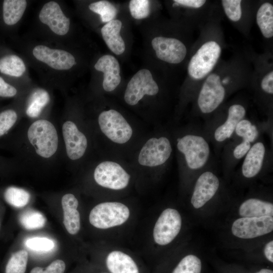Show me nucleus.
<instances>
[{
	"label": "nucleus",
	"mask_w": 273,
	"mask_h": 273,
	"mask_svg": "<svg viewBox=\"0 0 273 273\" xmlns=\"http://www.w3.org/2000/svg\"><path fill=\"white\" fill-rule=\"evenodd\" d=\"M0 149L12 154L21 168L47 170L64 162L59 125L48 118L20 121L0 141Z\"/></svg>",
	"instance_id": "1"
},
{
	"label": "nucleus",
	"mask_w": 273,
	"mask_h": 273,
	"mask_svg": "<svg viewBox=\"0 0 273 273\" xmlns=\"http://www.w3.org/2000/svg\"><path fill=\"white\" fill-rule=\"evenodd\" d=\"M253 69L250 53H238L228 60H221L194 99L197 110L203 115L216 111L232 93L250 85Z\"/></svg>",
	"instance_id": "2"
},
{
	"label": "nucleus",
	"mask_w": 273,
	"mask_h": 273,
	"mask_svg": "<svg viewBox=\"0 0 273 273\" xmlns=\"http://www.w3.org/2000/svg\"><path fill=\"white\" fill-rule=\"evenodd\" d=\"M219 14L217 12L215 13L200 28V35L190 54L187 65L188 83L193 99L202 83L221 61L225 42Z\"/></svg>",
	"instance_id": "3"
},
{
	"label": "nucleus",
	"mask_w": 273,
	"mask_h": 273,
	"mask_svg": "<svg viewBox=\"0 0 273 273\" xmlns=\"http://www.w3.org/2000/svg\"><path fill=\"white\" fill-rule=\"evenodd\" d=\"M75 119L63 117L59 127L64 150V161L73 165L84 157L88 147V140Z\"/></svg>",
	"instance_id": "4"
},
{
	"label": "nucleus",
	"mask_w": 273,
	"mask_h": 273,
	"mask_svg": "<svg viewBox=\"0 0 273 273\" xmlns=\"http://www.w3.org/2000/svg\"><path fill=\"white\" fill-rule=\"evenodd\" d=\"M130 210L118 202H105L96 205L89 215L90 223L100 229H107L124 224L129 218Z\"/></svg>",
	"instance_id": "5"
},
{
	"label": "nucleus",
	"mask_w": 273,
	"mask_h": 273,
	"mask_svg": "<svg viewBox=\"0 0 273 273\" xmlns=\"http://www.w3.org/2000/svg\"><path fill=\"white\" fill-rule=\"evenodd\" d=\"M176 146L184 155L187 165L190 169L202 168L208 161L210 148L207 140L200 135H185L177 139Z\"/></svg>",
	"instance_id": "6"
},
{
	"label": "nucleus",
	"mask_w": 273,
	"mask_h": 273,
	"mask_svg": "<svg viewBox=\"0 0 273 273\" xmlns=\"http://www.w3.org/2000/svg\"><path fill=\"white\" fill-rule=\"evenodd\" d=\"M223 14L244 35L249 34L258 3L242 0H221Z\"/></svg>",
	"instance_id": "7"
},
{
	"label": "nucleus",
	"mask_w": 273,
	"mask_h": 273,
	"mask_svg": "<svg viewBox=\"0 0 273 273\" xmlns=\"http://www.w3.org/2000/svg\"><path fill=\"white\" fill-rule=\"evenodd\" d=\"M98 123L101 131L114 143L124 144L132 136L130 125L123 116L115 110L102 112L98 116Z\"/></svg>",
	"instance_id": "8"
},
{
	"label": "nucleus",
	"mask_w": 273,
	"mask_h": 273,
	"mask_svg": "<svg viewBox=\"0 0 273 273\" xmlns=\"http://www.w3.org/2000/svg\"><path fill=\"white\" fill-rule=\"evenodd\" d=\"M95 181L103 188L120 190L129 184L130 175L118 163L110 161L98 164L93 171Z\"/></svg>",
	"instance_id": "9"
},
{
	"label": "nucleus",
	"mask_w": 273,
	"mask_h": 273,
	"mask_svg": "<svg viewBox=\"0 0 273 273\" xmlns=\"http://www.w3.org/2000/svg\"><path fill=\"white\" fill-rule=\"evenodd\" d=\"M151 44L157 57L171 64L182 63L191 51L185 42L173 37L156 36L153 38Z\"/></svg>",
	"instance_id": "10"
},
{
	"label": "nucleus",
	"mask_w": 273,
	"mask_h": 273,
	"mask_svg": "<svg viewBox=\"0 0 273 273\" xmlns=\"http://www.w3.org/2000/svg\"><path fill=\"white\" fill-rule=\"evenodd\" d=\"M182 224L178 211L173 208L164 209L158 217L153 229V237L155 243L166 245L179 234Z\"/></svg>",
	"instance_id": "11"
},
{
	"label": "nucleus",
	"mask_w": 273,
	"mask_h": 273,
	"mask_svg": "<svg viewBox=\"0 0 273 273\" xmlns=\"http://www.w3.org/2000/svg\"><path fill=\"white\" fill-rule=\"evenodd\" d=\"M159 90L157 82L148 69L138 71L127 83L124 93L125 102L131 106L138 103L145 95L154 96Z\"/></svg>",
	"instance_id": "12"
},
{
	"label": "nucleus",
	"mask_w": 273,
	"mask_h": 273,
	"mask_svg": "<svg viewBox=\"0 0 273 273\" xmlns=\"http://www.w3.org/2000/svg\"><path fill=\"white\" fill-rule=\"evenodd\" d=\"M273 230V217L269 216L241 217L233 222L231 231L236 237L252 239L267 234Z\"/></svg>",
	"instance_id": "13"
},
{
	"label": "nucleus",
	"mask_w": 273,
	"mask_h": 273,
	"mask_svg": "<svg viewBox=\"0 0 273 273\" xmlns=\"http://www.w3.org/2000/svg\"><path fill=\"white\" fill-rule=\"evenodd\" d=\"M172 147L165 136L152 138L143 146L139 155V163L143 166L155 167L164 164L170 157Z\"/></svg>",
	"instance_id": "14"
},
{
	"label": "nucleus",
	"mask_w": 273,
	"mask_h": 273,
	"mask_svg": "<svg viewBox=\"0 0 273 273\" xmlns=\"http://www.w3.org/2000/svg\"><path fill=\"white\" fill-rule=\"evenodd\" d=\"M32 53L37 60L56 70H69L76 64L74 57L64 50L38 45L33 48Z\"/></svg>",
	"instance_id": "15"
},
{
	"label": "nucleus",
	"mask_w": 273,
	"mask_h": 273,
	"mask_svg": "<svg viewBox=\"0 0 273 273\" xmlns=\"http://www.w3.org/2000/svg\"><path fill=\"white\" fill-rule=\"evenodd\" d=\"M219 180L217 176L210 171L202 173L196 182L191 202L198 209L211 200L218 190Z\"/></svg>",
	"instance_id": "16"
},
{
	"label": "nucleus",
	"mask_w": 273,
	"mask_h": 273,
	"mask_svg": "<svg viewBox=\"0 0 273 273\" xmlns=\"http://www.w3.org/2000/svg\"><path fill=\"white\" fill-rule=\"evenodd\" d=\"M39 19L56 34L64 35L69 30L70 21L63 13L59 5L54 1L45 4L41 9Z\"/></svg>",
	"instance_id": "17"
},
{
	"label": "nucleus",
	"mask_w": 273,
	"mask_h": 273,
	"mask_svg": "<svg viewBox=\"0 0 273 273\" xmlns=\"http://www.w3.org/2000/svg\"><path fill=\"white\" fill-rule=\"evenodd\" d=\"M246 112V107L243 103L236 102L230 105L225 120L215 129V140L222 143L230 139L235 132L237 124L245 117Z\"/></svg>",
	"instance_id": "18"
},
{
	"label": "nucleus",
	"mask_w": 273,
	"mask_h": 273,
	"mask_svg": "<svg viewBox=\"0 0 273 273\" xmlns=\"http://www.w3.org/2000/svg\"><path fill=\"white\" fill-rule=\"evenodd\" d=\"M95 68L104 73L103 87L106 92L114 90L121 81L120 65L113 56L105 55L100 57L94 66Z\"/></svg>",
	"instance_id": "19"
},
{
	"label": "nucleus",
	"mask_w": 273,
	"mask_h": 273,
	"mask_svg": "<svg viewBox=\"0 0 273 273\" xmlns=\"http://www.w3.org/2000/svg\"><path fill=\"white\" fill-rule=\"evenodd\" d=\"M50 102L51 97L47 90L39 87L31 90L24 103V114L27 119H47L43 116V112Z\"/></svg>",
	"instance_id": "20"
},
{
	"label": "nucleus",
	"mask_w": 273,
	"mask_h": 273,
	"mask_svg": "<svg viewBox=\"0 0 273 273\" xmlns=\"http://www.w3.org/2000/svg\"><path fill=\"white\" fill-rule=\"evenodd\" d=\"M105 265L109 273H142L140 267L129 254L119 250L107 254Z\"/></svg>",
	"instance_id": "21"
},
{
	"label": "nucleus",
	"mask_w": 273,
	"mask_h": 273,
	"mask_svg": "<svg viewBox=\"0 0 273 273\" xmlns=\"http://www.w3.org/2000/svg\"><path fill=\"white\" fill-rule=\"evenodd\" d=\"M265 153L266 148L262 142L258 141L251 146L242 165V173L244 177L252 178L259 173L263 166Z\"/></svg>",
	"instance_id": "22"
},
{
	"label": "nucleus",
	"mask_w": 273,
	"mask_h": 273,
	"mask_svg": "<svg viewBox=\"0 0 273 273\" xmlns=\"http://www.w3.org/2000/svg\"><path fill=\"white\" fill-rule=\"evenodd\" d=\"M254 17L263 38L270 41L273 37L272 3L270 1L258 3Z\"/></svg>",
	"instance_id": "23"
},
{
	"label": "nucleus",
	"mask_w": 273,
	"mask_h": 273,
	"mask_svg": "<svg viewBox=\"0 0 273 273\" xmlns=\"http://www.w3.org/2000/svg\"><path fill=\"white\" fill-rule=\"evenodd\" d=\"M122 22L118 19L106 23L101 28L104 40L108 48L115 54H123L125 50V42L120 34Z\"/></svg>",
	"instance_id": "24"
},
{
	"label": "nucleus",
	"mask_w": 273,
	"mask_h": 273,
	"mask_svg": "<svg viewBox=\"0 0 273 273\" xmlns=\"http://www.w3.org/2000/svg\"><path fill=\"white\" fill-rule=\"evenodd\" d=\"M239 213L242 217L272 216L273 204L260 199L250 198L241 204Z\"/></svg>",
	"instance_id": "25"
},
{
	"label": "nucleus",
	"mask_w": 273,
	"mask_h": 273,
	"mask_svg": "<svg viewBox=\"0 0 273 273\" xmlns=\"http://www.w3.org/2000/svg\"><path fill=\"white\" fill-rule=\"evenodd\" d=\"M23 112L14 107L0 111V141L8 135L20 122Z\"/></svg>",
	"instance_id": "26"
},
{
	"label": "nucleus",
	"mask_w": 273,
	"mask_h": 273,
	"mask_svg": "<svg viewBox=\"0 0 273 273\" xmlns=\"http://www.w3.org/2000/svg\"><path fill=\"white\" fill-rule=\"evenodd\" d=\"M25 0H5L3 2V13L5 23L8 25L16 24L22 18L26 8Z\"/></svg>",
	"instance_id": "27"
},
{
	"label": "nucleus",
	"mask_w": 273,
	"mask_h": 273,
	"mask_svg": "<svg viewBox=\"0 0 273 273\" xmlns=\"http://www.w3.org/2000/svg\"><path fill=\"white\" fill-rule=\"evenodd\" d=\"M3 197L10 205L17 208L26 206L31 198V193L27 190L10 186L6 187L3 192Z\"/></svg>",
	"instance_id": "28"
},
{
	"label": "nucleus",
	"mask_w": 273,
	"mask_h": 273,
	"mask_svg": "<svg viewBox=\"0 0 273 273\" xmlns=\"http://www.w3.org/2000/svg\"><path fill=\"white\" fill-rule=\"evenodd\" d=\"M26 70L23 61L15 55H8L0 59V72L15 77L21 76Z\"/></svg>",
	"instance_id": "29"
},
{
	"label": "nucleus",
	"mask_w": 273,
	"mask_h": 273,
	"mask_svg": "<svg viewBox=\"0 0 273 273\" xmlns=\"http://www.w3.org/2000/svg\"><path fill=\"white\" fill-rule=\"evenodd\" d=\"M19 221L22 226L28 230H35L42 228L46 223V218L40 212L28 209L21 213Z\"/></svg>",
	"instance_id": "30"
},
{
	"label": "nucleus",
	"mask_w": 273,
	"mask_h": 273,
	"mask_svg": "<svg viewBox=\"0 0 273 273\" xmlns=\"http://www.w3.org/2000/svg\"><path fill=\"white\" fill-rule=\"evenodd\" d=\"M28 254L21 250L14 253L9 258L5 268L6 273H25L27 268Z\"/></svg>",
	"instance_id": "31"
},
{
	"label": "nucleus",
	"mask_w": 273,
	"mask_h": 273,
	"mask_svg": "<svg viewBox=\"0 0 273 273\" xmlns=\"http://www.w3.org/2000/svg\"><path fill=\"white\" fill-rule=\"evenodd\" d=\"M88 8L92 12L99 14L102 22L108 23L115 17L117 9L110 2L100 1L91 3Z\"/></svg>",
	"instance_id": "32"
},
{
	"label": "nucleus",
	"mask_w": 273,
	"mask_h": 273,
	"mask_svg": "<svg viewBox=\"0 0 273 273\" xmlns=\"http://www.w3.org/2000/svg\"><path fill=\"white\" fill-rule=\"evenodd\" d=\"M202 264L200 259L192 254L183 257L171 273H201Z\"/></svg>",
	"instance_id": "33"
},
{
	"label": "nucleus",
	"mask_w": 273,
	"mask_h": 273,
	"mask_svg": "<svg viewBox=\"0 0 273 273\" xmlns=\"http://www.w3.org/2000/svg\"><path fill=\"white\" fill-rule=\"evenodd\" d=\"M235 132L242 140H246L252 143L258 136L259 131L255 125L248 119H243L237 124Z\"/></svg>",
	"instance_id": "34"
},
{
	"label": "nucleus",
	"mask_w": 273,
	"mask_h": 273,
	"mask_svg": "<svg viewBox=\"0 0 273 273\" xmlns=\"http://www.w3.org/2000/svg\"><path fill=\"white\" fill-rule=\"evenodd\" d=\"M63 224L71 235L76 234L80 229V214L77 209L63 210Z\"/></svg>",
	"instance_id": "35"
},
{
	"label": "nucleus",
	"mask_w": 273,
	"mask_h": 273,
	"mask_svg": "<svg viewBox=\"0 0 273 273\" xmlns=\"http://www.w3.org/2000/svg\"><path fill=\"white\" fill-rule=\"evenodd\" d=\"M150 2L148 0H131L129 8L131 16L135 19H142L149 16Z\"/></svg>",
	"instance_id": "36"
},
{
	"label": "nucleus",
	"mask_w": 273,
	"mask_h": 273,
	"mask_svg": "<svg viewBox=\"0 0 273 273\" xmlns=\"http://www.w3.org/2000/svg\"><path fill=\"white\" fill-rule=\"evenodd\" d=\"M26 246L30 249L38 252H48L54 247V242L46 237H33L26 241Z\"/></svg>",
	"instance_id": "37"
},
{
	"label": "nucleus",
	"mask_w": 273,
	"mask_h": 273,
	"mask_svg": "<svg viewBox=\"0 0 273 273\" xmlns=\"http://www.w3.org/2000/svg\"><path fill=\"white\" fill-rule=\"evenodd\" d=\"M66 264L64 261L57 259L53 261L46 268L39 266L33 267L30 273H64Z\"/></svg>",
	"instance_id": "38"
},
{
	"label": "nucleus",
	"mask_w": 273,
	"mask_h": 273,
	"mask_svg": "<svg viewBox=\"0 0 273 273\" xmlns=\"http://www.w3.org/2000/svg\"><path fill=\"white\" fill-rule=\"evenodd\" d=\"M21 168L16 160L13 157H6L0 159V174H7Z\"/></svg>",
	"instance_id": "39"
},
{
	"label": "nucleus",
	"mask_w": 273,
	"mask_h": 273,
	"mask_svg": "<svg viewBox=\"0 0 273 273\" xmlns=\"http://www.w3.org/2000/svg\"><path fill=\"white\" fill-rule=\"evenodd\" d=\"M18 94L17 89L0 77V97L13 98Z\"/></svg>",
	"instance_id": "40"
},
{
	"label": "nucleus",
	"mask_w": 273,
	"mask_h": 273,
	"mask_svg": "<svg viewBox=\"0 0 273 273\" xmlns=\"http://www.w3.org/2000/svg\"><path fill=\"white\" fill-rule=\"evenodd\" d=\"M251 147V143L246 140H242L241 143L238 144L234 149L233 156L237 160H240L244 157Z\"/></svg>",
	"instance_id": "41"
},
{
	"label": "nucleus",
	"mask_w": 273,
	"mask_h": 273,
	"mask_svg": "<svg viewBox=\"0 0 273 273\" xmlns=\"http://www.w3.org/2000/svg\"><path fill=\"white\" fill-rule=\"evenodd\" d=\"M264 254L266 259L271 262H273V241L268 242L264 248Z\"/></svg>",
	"instance_id": "42"
},
{
	"label": "nucleus",
	"mask_w": 273,
	"mask_h": 273,
	"mask_svg": "<svg viewBox=\"0 0 273 273\" xmlns=\"http://www.w3.org/2000/svg\"><path fill=\"white\" fill-rule=\"evenodd\" d=\"M256 273H273V271L271 269H267V268H263L259 271H257Z\"/></svg>",
	"instance_id": "43"
},
{
	"label": "nucleus",
	"mask_w": 273,
	"mask_h": 273,
	"mask_svg": "<svg viewBox=\"0 0 273 273\" xmlns=\"http://www.w3.org/2000/svg\"><path fill=\"white\" fill-rule=\"evenodd\" d=\"M100 273H109V272L107 271H104L100 272Z\"/></svg>",
	"instance_id": "44"
},
{
	"label": "nucleus",
	"mask_w": 273,
	"mask_h": 273,
	"mask_svg": "<svg viewBox=\"0 0 273 273\" xmlns=\"http://www.w3.org/2000/svg\"><path fill=\"white\" fill-rule=\"evenodd\" d=\"M5 157V156H2L0 155V159H2L3 158H4Z\"/></svg>",
	"instance_id": "45"
}]
</instances>
